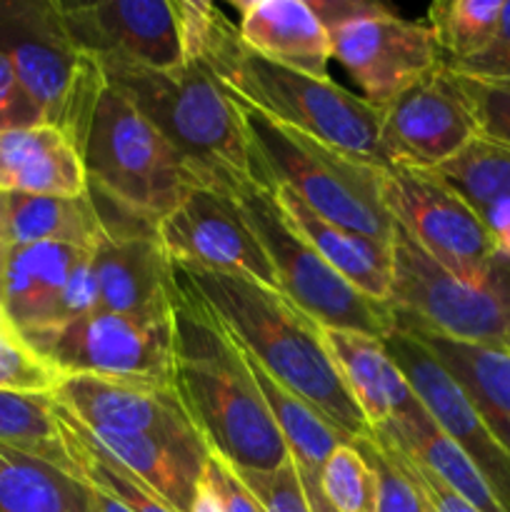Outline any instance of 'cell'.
Segmentation results:
<instances>
[{
	"label": "cell",
	"mask_w": 510,
	"mask_h": 512,
	"mask_svg": "<svg viewBox=\"0 0 510 512\" xmlns=\"http://www.w3.org/2000/svg\"><path fill=\"white\" fill-rule=\"evenodd\" d=\"M185 60H200L248 108L308 133L345 153L390 168L383 145V108L330 78L270 63L250 50L218 5L175 0Z\"/></svg>",
	"instance_id": "cell-1"
},
{
	"label": "cell",
	"mask_w": 510,
	"mask_h": 512,
	"mask_svg": "<svg viewBox=\"0 0 510 512\" xmlns=\"http://www.w3.org/2000/svg\"><path fill=\"white\" fill-rule=\"evenodd\" d=\"M173 323L170 385L210 453L240 473L283 468L290 453L243 350L220 320L180 283Z\"/></svg>",
	"instance_id": "cell-2"
},
{
	"label": "cell",
	"mask_w": 510,
	"mask_h": 512,
	"mask_svg": "<svg viewBox=\"0 0 510 512\" xmlns=\"http://www.w3.org/2000/svg\"><path fill=\"white\" fill-rule=\"evenodd\" d=\"M173 273L275 380L308 400L345 438H368L370 425L330 358L323 328L293 300L245 275L218 273L175 260Z\"/></svg>",
	"instance_id": "cell-3"
},
{
	"label": "cell",
	"mask_w": 510,
	"mask_h": 512,
	"mask_svg": "<svg viewBox=\"0 0 510 512\" xmlns=\"http://www.w3.org/2000/svg\"><path fill=\"white\" fill-rule=\"evenodd\" d=\"M118 90L183 155L208 188L238 195L258 183L240 105L200 60L170 70L100 65Z\"/></svg>",
	"instance_id": "cell-4"
},
{
	"label": "cell",
	"mask_w": 510,
	"mask_h": 512,
	"mask_svg": "<svg viewBox=\"0 0 510 512\" xmlns=\"http://www.w3.org/2000/svg\"><path fill=\"white\" fill-rule=\"evenodd\" d=\"M238 105L260 185H285L330 223L393 243V218L385 205V165L300 133L240 100Z\"/></svg>",
	"instance_id": "cell-5"
},
{
	"label": "cell",
	"mask_w": 510,
	"mask_h": 512,
	"mask_svg": "<svg viewBox=\"0 0 510 512\" xmlns=\"http://www.w3.org/2000/svg\"><path fill=\"white\" fill-rule=\"evenodd\" d=\"M80 155L90 193L153 225L203 185L183 155L108 83L95 100Z\"/></svg>",
	"instance_id": "cell-6"
},
{
	"label": "cell",
	"mask_w": 510,
	"mask_h": 512,
	"mask_svg": "<svg viewBox=\"0 0 510 512\" xmlns=\"http://www.w3.org/2000/svg\"><path fill=\"white\" fill-rule=\"evenodd\" d=\"M395 320L458 340L503 343L510 340V258L498 253L478 278H463L435 263L393 223Z\"/></svg>",
	"instance_id": "cell-7"
},
{
	"label": "cell",
	"mask_w": 510,
	"mask_h": 512,
	"mask_svg": "<svg viewBox=\"0 0 510 512\" xmlns=\"http://www.w3.org/2000/svg\"><path fill=\"white\" fill-rule=\"evenodd\" d=\"M0 53L38 103L45 125L83 145L103 70L85 58L65 33L58 0H0Z\"/></svg>",
	"instance_id": "cell-8"
},
{
	"label": "cell",
	"mask_w": 510,
	"mask_h": 512,
	"mask_svg": "<svg viewBox=\"0 0 510 512\" xmlns=\"http://www.w3.org/2000/svg\"><path fill=\"white\" fill-rule=\"evenodd\" d=\"M245 223L273 265L278 290L320 328L353 330L385 340L395 328L390 305L370 300L340 278L318 250L293 228L265 185L253 183L235 195Z\"/></svg>",
	"instance_id": "cell-9"
},
{
	"label": "cell",
	"mask_w": 510,
	"mask_h": 512,
	"mask_svg": "<svg viewBox=\"0 0 510 512\" xmlns=\"http://www.w3.org/2000/svg\"><path fill=\"white\" fill-rule=\"evenodd\" d=\"M25 343L60 375L110 380H173L175 323L170 315H123L95 310L70 323L23 335Z\"/></svg>",
	"instance_id": "cell-10"
},
{
	"label": "cell",
	"mask_w": 510,
	"mask_h": 512,
	"mask_svg": "<svg viewBox=\"0 0 510 512\" xmlns=\"http://www.w3.org/2000/svg\"><path fill=\"white\" fill-rule=\"evenodd\" d=\"M385 205L393 223L450 273L478 278L498 255L478 213L435 170L385 168Z\"/></svg>",
	"instance_id": "cell-11"
},
{
	"label": "cell",
	"mask_w": 510,
	"mask_h": 512,
	"mask_svg": "<svg viewBox=\"0 0 510 512\" xmlns=\"http://www.w3.org/2000/svg\"><path fill=\"white\" fill-rule=\"evenodd\" d=\"M328 35L333 58L360 85L363 98L378 108L443 65L428 23L400 18L383 3H365Z\"/></svg>",
	"instance_id": "cell-12"
},
{
	"label": "cell",
	"mask_w": 510,
	"mask_h": 512,
	"mask_svg": "<svg viewBox=\"0 0 510 512\" xmlns=\"http://www.w3.org/2000/svg\"><path fill=\"white\" fill-rule=\"evenodd\" d=\"M58 8L70 43L98 65L170 70L185 63L173 0H58Z\"/></svg>",
	"instance_id": "cell-13"
},
{
	"label": "cell",
	"mask_w": 510,
	"mask_h": 512,
	"mask_svg": "<svg viewBox=\"0 0 510 512\" xmlns=\"http://www.w3.org/2000/svg\"><path fill=\"white\" fill-rule=\"evenodd\" d=\"M90 193V190H88ZM105 235L90 250L100 288V310L123 315H170L178 283L173 258L163 248L158 225L123 213L90 193Z\"/></svg>",
	"instance_id": "cell-14"
},
{
	"label": "cell",
	"mask_w": 510,
	"mask_h": 512,
	"mask_svg": "<svg viewBox=\"0 0 510 512\" xmlns=\"http://www.w3.org/2000/svg\"><path fill=\"white\" fill-rule=\"evenodd\" d=\"M478 140V123L460 78L440 65L383 108L390 165L438 170Z\"/></svg>",
	"instance_id": "cell-15"
},
{
	"label": "cell",
	"mask_w": 510,
	"mask_h": 512,
	"mask_svg": "<svg viewBox=\"0 0 510 512\" xmlns=\"http://www.w3.org/2000/svg\"><path fill=\"white\" fill-rule=\"evenodd\" d=\"M163 248L175 263L245 275L278 290L273 265L245 223L233 195L200 185L158 223Z\"/></svg>",
	"instance_id": "cell-16"
},
{
	"label": "cell",
	"mask_w": 510,
	"mask_h": 512,
	"mask_svg": "<svg viewBox=\"0 0 510 512\" xmlns=\"http://www.w3.org/2000/svg\"><path fill=\"white\" fill-rule=\"evenodd\" d=\"M383 343L425 410L478 468V473L498 498L500 508L510 512V448L500 443L498 435L488 428V423L460 393L450 375L435 363L433 355L413 335L393 328V333Z\"/></svg>",
	"instance_id": "cell-17"
},
{
	"label": "cell",
	"mask_w": 510,
	"mask_h": 512,
	"mask_svg": "<svg viewBox=\"0 0 510 512\" xmlns=\"http://www.w3.org/2000/svg\"><path fill=\"white\" fill-rule=\"evenodd\" d=\"M53 398L88 430L203 440L180 405L173 385L70 375L60 380Z\"/></svg>",
	"instance_id": "cell-18"
},
{
	"label": "cell",
	"mask_w": 510,
	"mask_h": 512,
	"mask_svg": "<svg viewBox=\"0 0 510 512\" xmlns=\"http://www.w3.org/2000/svg\"><path fill=\"white\" fill-rule=\"evenodd\" d=\"M325 345L370 433L390 420L413 418L425 408L390 358L383 340L353 330L323 328Z\"/></svg>",
	"instance_id": "cell-19"
},
{
	"label": "cell",
	"mask_w": 510,
	"mask_h": 512,
	"mask_svg": "<svg viewBox=\"0 0 510 512\" xmlns=\"http://www.w3.org/2000/svg\"><path fill=\"white\" fill-rule=\"evenodd\" d=\"M73 423L90 445L138 475L175 510L190 512L193 508L205 463L210 458V450L203 440H165L145 433H108V430L83 428L75 418Z\"/></svg>",
	"instance_id": "cell-20"
},
{
	"label": "cell",
	"mask_w": 510,
	"mask_h": 512,
	"mask_svg": "<svg viewBox=\"0 0 510 512\" xmlns=\"http://www.w3.org/2000/svg\"><path fill=\"white\" fill-rule=\"evenodd\" d=\"M395 328L413 335L435 363L450 375L460 393L468 398L498 435L500 443L510 448V348L503 343H475L458 340L418 325L395 320Z\"/></svg>",
	"instance_id": "cell-21"
},
{
	"label": "cell",
	"mask_w": 510,
	"mask_h": 512,
	"mask_svg": "<svg viewBox=\"0 0 510 512\" xmlns=\"http://www.w3.org/2000/svg\"><path fill=\"white\" fill-rule=\"evenodd\" d=\"M238 33L243 43L270 63L330 78V35L305 0H238Z\"/></svg>",
	"instance_id": "cell-22"
},
{
	"label": "cell",
	"mask_w": 510,
	"mask_h": 512,
	"mask_svg": "<svg viewBox=\"0 0 510 512\" xmlns=\"http://www.w3.org/2000/svg\"><path fill=\"white\" fill-rule=\"evenodd\" d=\"M293 228L313 245L320 258L370 300L388 305L393 288V243H380L368 235L335 225L315 213L285 185L268 188Z\"/></svg>",
	"instance_id": "cell-23"
},
{
	"label": "cell",
	"mask_w": 510,
	"mask_h": 512,
	"mask_svg": "<svg viewBox=\"0 0 510 512\" xmlns=\"http://www.w3.org/2000/svg\"><path fill=\"white\" fill-rule=\"evenodd\" d=\"M0 193L85 195L88 175L78 145L45 123L0 133Z\"/></svg>",
	"instance_id": "cell-24"
},
{
	"label": "cell",
	"mask_w": 510,
	"mask_h": 512,
	"mask_svg": "<svg viewBox=\"0 0 510 512\" xmlns=\"http://www.w3.org/2000/svg\"><path fill=\"white\" fill-rule=\"evenodd\" d=\"M90 250L60 243L13 245L3 275L0 313L18 335L55 323L70 273Z\"/></svg>",
	"instance_id": "cell-25"
},
{
	"label": "cell",
	"mask_w": 510,
	"mask_h": 512,
	"mask_svg": "<svg viewBox=\"0 0 510 512\" xmlns=\"http://www.w3.org/2000/svg\"><path fill=\"white\" fill-rule=\"evenodd\" d=\"M5 195V225L13 245L60 243L93 250L105 235L103 218L90 193L80 198L60 195Z\"/></svg>",
	"instance_id": "cell-26"
},
{
	"label": "cell",
	"mask_w": 510,
	"mask_h": 512,
	"mask_svg": "<svg viewBox=\"0 0 510 512\" xmlns=\"http://www.w3.org/2000/svg\"><path fill=\"white\" fill-rule=\"evenodd\" d=\"M435 173L468 200L498 253L510 258V150L478 138Z\"/></svg>",
	"instance_id": "cell-27"
},
{
	"label": "cell",
	"mask_w": 510,
	"mask_h": 512,
	"mask_svg": "<svg viewBox=\"0 0 510 512\" xmlns=\"http://www.w3.org/2000/svg\"><path fill=\"white\" fill-rule=\"evenodd\" d=\"M0 512H98L88 483L23 450L0 445Z\"/></svg>",
	"instance_id": "cell-28"
},
{
	"label": "cell",
	"mask_w": 510,
	"mask_h": 512,
	"mask_svg": "<svg viewBox=\"0 0 510 512\" xmlns=\"http://www.w3.org/2000/svg\"><path fill=\"white\" fill-rule=\"evenodd\" d=\"M243 355L250 373H253L255 385L260 388V395H263L265 405H268L270 415H273L275 425H278L280 435H283L290 460H293L295 468L303 470V473L318 475L323 463L328 460V455L333 453L338 445L353 443V440L345 438L335 425H330L308 400H303L298 393L285 388L280 380H275L273 375H270L263 365L255 363L245 350Z\"/></svg>",
	"instance_id": "cell-29"
},
{
	"label": "cell",
	"mask_w": 510,
	"mask_h": 512,
	"mask_svg": "<svg viewBox=\"0 0 510 512\" xmlns=\"http://www.w3.org/2000/svg\"><path fill=\"white\" fill-rule=\"evenodd\" d=\"M55 418H58L60 433H63L65 450L73 463V475L88 483L90 488L110 495L118 503H123L130 512H178L165 498H160L148 483L125 470L105 453H100L95 445H90L75 428L73 418L65 413L55 400Z\"/></svg>",
	"instance_id": "cell-30"
},
{
	"label": "cell",
	"mask_w": 510,
	"mask_h": 512,
	"mask_svg": "<svg viewBox=\"0 0 510 512\" xmlns=\"http://www.w3.org/2000/svg\"><path fill=\"white\" fill-rule=\"evenodd\" d=\"M0 445L23 450L73 475V463L55 418L53 393L0 390Z\"/></svg>",
	"instance_id": "cell-31"
},
{
	"label": "cell",
	"mask_w": 510,
	"mask_h": 512,
	"mask_svg": "<svg viewBox=\"0 0 510 512\" xmlns=\"http://www.w3.org/2000/svg\"><path fill=\"white\" fill-rule=\"evenodd\" d=\"M503 0H440L428 10V28L433 30L443 65L460 63L480 53L498 28Z\"/></svg>",
	"instance_id": "cell-32"
},
{
	"label": "cell",
	"mask_w": 510,
	"mask_h": 512,
	"mask_svg": "<svg viewBox=\"0 0 510 512\" xmlns=\"http://www.w3.org/2000/svg\"><path fill=\"white\" fill-rule=\"evenodd\" d=\"M318 485L335 512H375V475L355 440L328 455Z\"/></svg>",
	"instance_id": "cell-33"
},
{
	"label": "cell",
	"mask_w": 510,
	"mask_h": 512,
	"mask_svg": "<svg viewBox=\"0 0 510 512\" xmlns=\"http://www.w3.org/2000/svg\"><path fill=\"white\" fill-rule=\"evenodd\" d=\"M60 375L10 325H0V390L53 393Z\"/></svg>",
	"instance_id": "cell-34"
},
{
	"label": "cell",
	"mask_w": 510,
	"mask_h": 512,
	"mask_svg": "<svg viewBox=\"0 0 510 512\" xmlns=\"http://www.w3.org/2000/svg\"><path fill=\"white\" fill-rule=\"evenodd\" d=\"M355 445L368 458L375 475V512H428L418 490L388 448L375 438H358Z\"/></svg>",
	"instance_id": "cell-35"
},
{
	"label": "cell",
	"mask_w": 510,
	"mask_h": 512,
	"mask_svg": "<svg viewBox=\"0 0 510 512\" xmlns=\"http://www.w3.org/2000/svg\"><path fill=\"white\" fill-rule=\"evenodd\" d=\"M458 78L473 108L478 138L510 150V80H478L465 75Z\"/></svg>",
	"instance_id": "cell-36"
},
{
	"label": "cell",
	"mask_w": 510,
	"mask_h": 512,
	"mask_svg": "<svg viewBox=\"0 0 510 512\" xmlns=\"http://www.w3.org/2000/svg\"><path fill=\"white\" fill-rule=\"evenodd\" d=\"M263 512H313L293 460L270 473H240Z\"/></svg>",
	"instance_id": "cell-37"
},
{
	"label": "cell",
	"mask_w": 510,
	"mask_h": 512,
	"mask_svg": "<svg viewBox=\"0 0 510 512\" xmlns=\"http://www.w3.org/2000/svg\"><path fill=\"white\" fill-rule=\"evenodd\" d=\"M375 438H378L380 443H383L385 448L393 453V458L398 460L400 468L405 470V475L410 478L413 488L418 490L425 510L428 512H480L475 505H470L463 495H458L453 488H450V485H445L438 475L430 473L425 465H420L418 460L410 458L408 453H403L400 448H395V445L390 443V440H385L383 435H375Z\"/></svg>",
	"instance_id": "cell-38"
},
{
	"label": "cell",
	"mask_w": 510,
	"mask_h": 512,
	"mask_svg": "<svg viewBox=\"0 0 510 512\" xmlns=\"http://www.w3.org/2000/svg\"><path fill=\"white\" fill-rule=\"evenodd\" d=\"M453 73L478 80H510V0H503L498 28L490 43L480 53L460 60V63L445 65Z\"/></svg>",
	"instance_id": "cell-39"
},
{
	"label": "cell",
	"mask_w": 510,
	"mask_h": 512,
	"mask_svg": "<svg viewBox=\"0 0 510 512\" xmlns=\"http://www.w3.org/2000/svg\"><path fill=\"white\" fill-rule=\"evenodd\" d=\"M43 123L45 118L38 103L30 98L25 85L20 83L8 55L0 53V133L35 128V125Z\"/></svg>",
	"instance_id": "cell-40"
},
{
	"label": "cell",
	"mask_w": 510,
	"mask_h": 512,
	"mask_svg": "<svg viewBox=\"0 0 510 512\" xmlns=\"http://www.w3.org/2000/svg\"><path fill=\"white\" fill-rule=\"evenodd\" d=\"M95 310H100V288L98 278H95L93 260H90V253H85L80 263L75 265L73 273H70L68 285H65L63 295H60L53 325L85 318V315L95 313Z\"/></svg>",
	"instance_id": "cell-41"
},
{
	"label": "cell",
	"mask_w": 510,
	"mask_h": 512,
	"mask_svg": "<svg viewBox=\"0 0 510 512\" xmlns=\"http://www.w3.org/2000/svg\"><path fill=\"white\" fill-rule=\"evenodd\" d=\"M203 478L215 493V498H218L223 512H263L255 495L250 493V488L238 475V470L225 463V460H220L218 455L210 453Z\"/></svg>",
	"instance_id": "cell-42"
},
{
	"label": "cell",
	"mask_w": 510,
	"mask_h": 512,
	"mask_svg": "<svg viewBox=\"0 0 510 512\" xmlns=\"http://www.w3.org/2000/svg\"><path fill=\"white\" fill-rule=\"evenodd\" d=\"M298 475H300V483H303L305 495H308L310 510H313V512H335L333 508H330L328 500H325L323 490H320V485H318V475H313V473H303V470H298Z\"/></svg>",
	"instance_id": "cell-43"
},
{
	"label": "cell",
	"mask_w": 510,
	"mask_h": 512,
	"mask_svg": "<svg viewBox=\"0 0 510 512\" xmlns=\"http://www.w3.org/2000/svg\"><path fill=\"white\" fill-rule=\"evenodd\" d=\"M190 512H223V508H220V503H218V498H215V493L210 490V485L205 483V478L200 480L198 493H195L193 508H190Z\"/></svg>",
	"instance_id": "cell-44"
},
{
	"label": "cell",
	"mask_w": 510,
	"mask_h": 512,
	"mask_svg": "<svg viewBox=\"0 0 510 512\" xmlns=\"http://www.w3.org/2000/svg\"><path fill=\"white\" fill-rule=\"evenodd\" d=\"M10 240H8V225H5V195L0 193V298H3V275L5 263H8Z\"/></svg>",
	"instance_id": "cell-45"
},
{
	"label": "cell",
	"mask_w": 510,
	"mask_h": 512,
	"mask_svg": "<svg viewBox=\"0 0 510 512\" xmlns=\"http://www.w3.org/2000/svg\"><path fill=\"white\" fill-rule=\"evenodd\" d=\"M93 495H95V510L98 512H130L123 503H118V500L110 498V495L100 493V490L93 488Z\"/></svg>",
	"instance_id": "cell-46"
},
{
	"label": "cell",
	"mask_w": 510,
	"mask_h": 512,
	"mask_svg": "<svg viewBox=\"0 0 510 512\" xmlns=\"http://www.w3.org/2000/svg\"><path fill=\"white\" fill-rule=\"evenodd\" d=\"M5 323V320H3V313H0V325H3ZM5 325H8V323H5Z\"/></svg>",
	"instance_id": "cell-47"
},
{
	"label": "cell",
	"mask_w": 510,
	"mask_h": 512,
	"mask_svg": "<svg viewBox=\"0 0 510 512\" xmlns=\"http://www.w3.org/2000/svg\"><path fill=\"white\" fill-rule=\"evenodd\" d=\"M508 348H510V340H508Z\"/></svg>",
	"instance_id": "cell-48"
}]
</instances>
